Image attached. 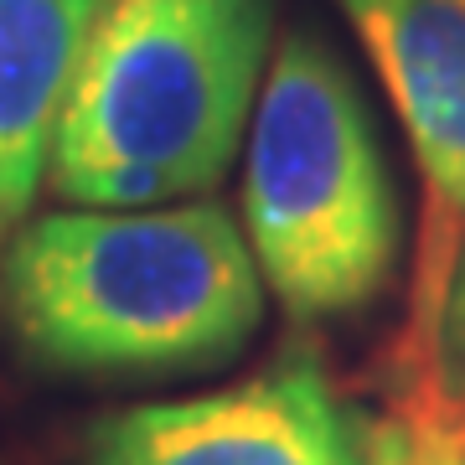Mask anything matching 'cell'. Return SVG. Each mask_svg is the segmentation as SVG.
<instances>
[{
    "label": "cell",
    "instance_id": "cell-6",
    "mask_svg": "<svg viewBox=\"0 0 465 465\" xmlns=\"http://www.w3.org/2000/svg\"><path fill=\"white\" fill-rule=\"evenodd\" d=\"M104 0H0V249L47 186L52 140Z\"/></svg>",
    "mask_w": 465,
    "mask_h": 465
},
{
    "label": "cell",
    "instance_id": "cell-5",
    "mask_svg": "<svg viewBox=\"0 0 465 465\" xmlns=\"http://www.w3.org/2000/svg\"><path fill=\"white\" fill-rule=\"evenodd\" d=\"M393 99L419 171V243L409 321L430 316L465 243V5L460 0H336Z\"/></svg>",
    "mask_w": 465,
    "mask_h": 465
},
{
    "label": "cell",
    "instance_id": "cell-2",
    "mask_svg": "<svg viewBox=\"0 0 465 465\" xmlns=\"http://www.w3.org/2000/svg\"><path fill=\"white\" fill-rule=\"evenodd\" d=\"M274 0H104L73 73L47 182L73 207L213 192L264 88Z\"/></svg>",
    "mask_w": 465,
    "mask_h": 465
},
{
    "label": "cell",
    "instance_id": "cell-3",
    "mask_svg": "<svg viewBox=\"0 0 465 465\" xmlns=\"http://www.w3.org/2000/svg\"><path fill=\"white\" fill-rule=\"evenodd\" d=\"M243 238L295 321L367 311L403 249L399 192L357 78L326 36H280L243 134Z\"/></svg>",
    "mask_w": 465,
    "mask_h": 465
},
{
    "label": "cell",
    "instance_id": "cell-8",
    "mask_svg": "<svg viewBox=\"0 0 465 465\" xmlns=\"http://www.w3.org/2000/svg\"><path fill=\"white\" fill-rule=\"evenodd\" d=\"M367 465H465V445L388 414V419H372Z\"/></svg>",
    "mask_w": 465,
    "mask_h": 465
},
{
    "label": "cell",
    "instance_id": "cell-7",
    "mask_svg": "<svg viewBox=\"0 0 465 465\" xmlns=\"http://www.w3.org/2000/svg\"><path fill=\"white\" fill-rule=\"evenodd\" d=\"M393 362H399L393 414L465 445V243L430 316L419 326H403Z\"/></svg>",
    "mask_w": 465,
    "mask_h": 465
},
{
    "label": "cell",
    "instance_id": "cell-9",
    "mask_svg": "<svg viewBox=\"0 0 465 465\" xmlns=\"http://www.w3.org/2000/svg\"><path fill=\"white\" fill-rule=\"evenodd\" d=\"M460 5H465V0H460Z\"/></svg>",
    "mask_w": 465,
    "mask_h": 465
},
{
    "label": "cell",
    "instance_id": "cell-4",
    "mask_svg": "<svg viewBox=\"0 0 465 465\" xmlns=\"http://www.w3.org/2000/svg\"><path fill=\"white\" fill-rule=\"evenodd\" d=\"M372 419L316 351L176 403L119 409L88 430V465H367Z\"/></svg>",
    "mask_w": 465,
    "mask_h": 465
},
{
    "label": "cell",
    "instance_id": "cell-1",
    "mask_svg": "<svg viewBox=\"0 0 465 465\" xmlns=\"http://www.w3.org/2000/svg\"><path fill=\"white\" fill-rule=\"evenodd\" d=\"M0 305L26 351L63 372L161 378L243 347L264 321V280L213 197L57 207L11 232Z\"/></svg>",
    "mask_w": 465,
    "mask_h": 465
}]
</instances>
